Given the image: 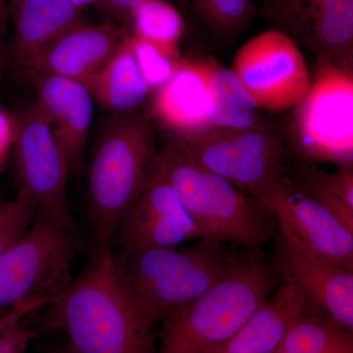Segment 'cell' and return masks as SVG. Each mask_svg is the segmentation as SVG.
<instances>
[{"instance_id": "10", "label": "cell", "mask_w": 353, "mask_h": 353, "mask_svg": "<svg viewBox=\"0 0 353 353\" xmlns=\"http://www.w3.org/2000/svg\"><path fill=\"white\" fill-rule=\"evenodd\" d=\"M232 71L259 108L269 111L294 108L311 83L299 46L280 30L261 32L243 44L234 55Z\"/></svg>"}, {"instance_id": "29", "label": "cell", "mask_w": 353, "mask_h": 353, "mask_svg": "<svg viewBox=\"0 0 353 353\" xmlns=\"http://www.w3.org/2000/svg\"><path fill=\"white\" fill-rule=\"evenodd\" d=\"M141 2V0H97V6L108 16L109 21L130 32L132 14Z\"/></svg>"}, {"instance_id": "5", "label": "cell", "mask_w": 353, "mask_h": 353, "mask_svg": "<svg viewBox=\"0 0 353 353\" xmlns=\"http://www.w3.org/2000/svg\"><path fill=\"white\" fill-rule=\"evenodd\" d=\"M121 256L139 307L153 327L214 287L236 254L224 243L201 241L182 250L154 248Z\"/></svg>"}, {"instance_id": "30", "label": "cell", "mask_w": 353, "mask_h": 353, "mask_svg": "<svg viewBox=\"0 0 353 353\" xmlns=\"http://www.w3.org/2000/svg\"><path fill=\"white\" fill-rule=\"evenodd\" d=\"M15 124L13 116L0 108V164L3 162L9 150L12 148Z\"/></svg>"}, {"instance_id": "22", "label": "cell", "mask_w": 353, "mask_h": 353, "mask_svg": "<svg viewBox=\"0 0 353 353\" xmlns=\"http://www.w3.org/2000/svg\"><path fill=\"white\" fill-rule=\"evenodd\" d=\"M272 353H353V331L308 310Z\"/></svg>"}, {"instance_id": "19", "label": "cell", "mask_w": 353, "mask_h": 353, "mask_svg": "<svg viewBox=\"0 0 353 353\" xmlns=\"http://www.w3.org/2000/svg\"><path fill=\"white\" fill-rule=\"evenodd\" d=\"M81 23L82 10L70 0H21L14 6L11 59L22 67Z\"/></svg>"}, {"instance_id": "26", "label": "cell", "mask_w": 353, "mask_h": 353, "mask_svg": "<svg viewBox=\"0 0 353 353\" xmlns=\"http://www.w3.org/2000/svg\"><path fill=\"white\" fill-rule=\"evenodd\" d=\"M132 36V34H131ZM139 67L152 92L164 85L175 73L182 59L179 51L169 50L132 36Z\"/></svg>"}, {"instance_id": "15", "label": "cell", "mask_w": 353, "mask_h": 353, "mask_svg": "<svg viewBox=\"0 0 353 353\" xmlns=\"http://www.w3.org/2000/svg\"><path fill=\"white\" fill-rule=\"evenodd\" d=\"M37 94V108L52 130L70 174L82 170L94 99L79 81L43 73H29Z\"/></svg>"}, {"instance_id": "35", "label": "cell", "mask_w": 353, "mask_h": 353, "mask_svg": "<svg viewBox=\"0 0 353 353\" xmlns=\"http://www.w3.org/2000/svg\"><path fill=\"white\" fill-rule=\"evenodd\" d=\"M21 0H12L13 6H15Z\"/></svg>"}, {"instance_id": "12", "label": "cell", "mask_w": 353, "mask_h": 353, "mask_svg": "<svg viewBox=\"0 0 353 353\" xmlns=\"http://www.w3.org/2000/svg\"><path fill=\"white\" fill-rule=\"evenodd\" d=\"M264 14L317 63L353 69V0H271Z\"/></svg>"}, {"instance_id": "2", "label": "cell", "mask_w": 353, "mask_h": 353, "mask_svg": "<svg viewBox=\"0 0 353 353\" xmlns=\"http://www.w3.org/2000/svg\"><path fill=\"white\" fill-rule=\"evenodd\" d=\"M157 131L148 111L111 115L102 130L88 175L92 234L109 246L157 168Z\"/></svg>"}, {"instance_id": "25", "label": "cell", "mask_w": 353, "mask_h": 353, "mask_svg": "<svg viewBox=\"0 0 353 353\" xmlns=\"http://www.w3.org/2000/svg\"><path fill=\"white\" fill-rule=\"evenodd\" d=\"M201 19L224 39L234 38L245 29L255 15L250 0H192Z\"/></svg>"}, {"instance_id": "27", "label": "cell", "mask_w": 353, "mask_h": 353, "mask_svg": "<svg viewBox=\"0 0 353 353\" xmlns=\"http://www.w3.org/2000/svg\"><path fill=\"white\" fill-rule=\"evenodd\" d=\"M37 215V206L18 192L12 201L0 204V255L31 227Z\"/></svg>"}, {"instance_id": "34", "label": "cell", "mask_w": 353, "mask_h": 353, "mask_svg": "<svg viewBox=\"0 0 353 353\" xmlns=\"http://www.w3.org/2000/svg\"><path fill=\"white\" fill-rule=\"evenodd\" d=\"M48 353H78L76 352L74 348H72L71 345H69L68 343H65L64 345H61V347L54 348V350H51V352Z\"/></svg>"}, {"instance_id": "4", "label": "cell", "mask_w": 353, "mask_h": 353, "mask_svg": "<svg viewBox=\"0 0 353 353\" xmlns=\"http://www.w3.org/2000/svg\"><path fill=\"white\" fill-rule=\"evenodd\" d=\"M279 280L261 248L236 254L214 287L162 321L158 353H202L227 340L273 294Z\"/></svg>"}, {"instance_id": "13", "label": "cell", "mask_w": 353, "mask_h": 353, "mask_svg": "<svg viewBox=\"0 0 353 353\" xmlns=\"http://www.w3.org/2000/svg\"><path fill=\"white\" fill-rule=\"evenodd\" d=\"M274 267L284 282L303 292L309 305L353 331V271L309 252L280 234Z\"/></svg>"}, {"instance_id": "21", "label": "cell", "mask_w": 353, "mask_h": 353, "mask_svg": "<svg viewBox=\"0 0 353 353\" xmlns=\"http://www.w3.org/2000/svg\"><path fill=\"white\" fill-rule=\"evenodd\" d=\"M209 118L214 127L250 128L265 121L259 106L232 69L208 59Z\"/></svg>"}, {"instance_id": "20", "label": "cell", "mask_w": 353, "mask_h": 353, "mask_svg": "<svg viewBox=\"0 0 353 353\" xmlns=\"http://www.w3.org/2000/svg\"><path fill=\"white\" fill-rule=\"evenodd\" d=\"M83 85L94 101L111 115L141 110L152 92L139 67L131 34Z\"/></svg>"}, {"instance_id": "36", "label": "cell", "mask_w": 353, "mask_h": 353, "mask_svg": "<svg viewBox=\"0 0 353 353\" xmlns=\"http://www.w3.org/2000/svg\"><path fill=\"white\" fill-rule=\"evenodd\" d=\"M270 1H271V0H266L267 4H268L269 2H270Z\"/></svg>"}, {"instance_id": "7", "label": "cell", "mask_w": 353, "mask_h": 353, "mask_svg": "<svg viewBox=\"0 0 353 353\" xmlns=\"http://www.w3.org/2000/svg\"><path fill=\"white\" fill-rule=\"evenodd\" d=\"M173 139L206 170L254 199L285 176L282 139L265 122L241 129L213 126Z\"/></svg>"}, {"instance_id": "23", "label": "cell", "mask_w": 353, "mask_h": 353, "mask_svg": "<svg viewBox=\"0 0 353 353\" xmlns=\"http://www.w3.org/2000/svg\"><path fill=\"white\" fill-rule=\"evenodd\" d=\"M304 192L319 202L353 231V168L340 167L327 172L313 167L301 172L296 182Z\"/></svg>"}, {"instance_id": "24", "label": "cell", "mask_w": 353, "mask_h": 353, "mask_svg": "<svg viewBox=\"0 0 353 353\" xmlns=\"http://www.w3.org/2000/svg\"><path fill=\"white\" fill-rule=\"evenodd\" d=\"M130 34L166 50L179 51L185 22L175 7L165 0H141L130 22Z\"/></svg>"}, {"instance_id": "28", "label": "cell", "mask_w": 353, "mask_h": 353, "mask_svg": "<svg viewBox=\"0 0 353 353\" xmlns=\"http://www.w3.org/2000/svg\"><path fill=\"white\" fill-rule=\"evenodd\" d=\"M34 312L28 306H14L0 315V353H26L37 338L36 332L27 326L26 316Z\"/></svg>"}, {"instance_id": "8", "label": "cell", "mask_w": 353, "mask_h": 353, "mask_svg": "<svg viewBox=\"0 0 353 353\" xmlns=\"http://www.w3.org/2000/svg\"><path fill=\"white\" fill-rule=\"evenodd\" d=\"M290 129L296 148L311 159L352 166L353 69L317 63Z\"/></svg>"}, {"instance_id": "11", "label": "cell", "mask_w": 353, "mask_h": 353, "mask_svg": "<svg viewBox=\"0 0 353 353\" xmlns=\"http://www.w3.org/2000/svg\"><path fill=\"white\" fill-rule=\"evenodd\" d=\"M277 220L280 234L309 252L353 271V231L284 176L255 196Z\"/></svg>"}, {"instance_id": "9", "label": "cell", "mask_w": 353, "mask_h": 353, "mask_svg": "<svg viewBox=\"0 0 353 353\" xmlns=\"http://www.w3.org/2000/svg\"><path fill=\"white\" fill-rule=\"evenodd\" d=\"M13 118L18 192L37 206L39 214L74 229L66 192L69 171L50 123L36 104Z\"/></svg>"}, {"instance_id": "31", "label": "cell", "mask_w": 353, "mask_h": 353, "mask_svg": "<svg viewBox=\"0 0 353 353\" xmlns=\"http://www.w3.org/2000/svg\"><path fill=\"white\" fill-rule=\"evenodd\" d=\"M2 36L3 34L0 32V94L3 92L4 78H6V74L10 66L11 61H12L10 46H7Z\"/></svg>"}, {"instance_id": "16", "label": "cell", "mask_w": 353, "mask_h": 353, "mask_svg": "<svg viewBox=\"0 0 353 353\" xmlns=\"http://www.w3.org/2000/svg\"><path fill=\"white\" fill-rule=\"evenodd\" d=\"M126 28L105 21L77 25L39 51L21 68L27 73L64 77L85 83L112 57L129 36Z\"/></svg>"}, {"instance_id": "1", "label": "cell", "mask_w": 353, "mask_h": 353, "mask_svg": "<svg viewBox=\"0 0 353 353\" xmlns=\"http://www.w3.org/2000/svg\"><path fill=\"white\" fill-rule=\"evenodd\" d=\"M44 325L64 332L78 353H157L122 256L97 250L82 273L48 304Z\"/></svg>"}, {"instance_id": "33", "label": "cell", "mask_w": 353, "mask_h": 353, "mask_svg": "<svg viewBox=\"0 0 353 353\" xmlns=\"http://www.w3.org/2000/svg\"><path fill=\"white\" fill-rule=\"evenodd\" d=\"M70 1H71L74 6L78 7L79 9H81V10H83L85 7L92 6V4L97 6V0H70Z\"/></svg>"}, {"instance_id": "14", "label": "cell", "mask_w": 353, "mask_h": 353, "mask_svg": "<svg viewBox=\"0 0 353 353\" xmlns=\"http://www.w3.org/2000/svg\"><path fill=\"white\" fill-rule=\"evenodd\" d=\"M116 234L119 236L123 254L178 248L185 241L201 240L196 225L158 168Z\"/></svg>"}, {"instance_id": "17", "label": "cell", "mask_w": 353, "mask_h": 353, "mask_svg": "<svg viewBox=\"0 0 353 353\" xmlns=\"http://www.w3.org/2000/svg\"><path fill=\"white\" fill-rule=\"evenodd\" d=\"M208 60L182 59L153 92L148 114L164 136L183 139L213 127L209 118Z\"/></svg>"}, {"instance_id": "18", "label": "cell", "mask_w": 353, "mask_h": 353, "mask_svg": "<svg viewBox=\"0 0 353 353\" xmlns=\"http://www.w3.org/2000/svg\"><path fill=\"white\" fill-rule=\"evenodd\" d=\"M309 307L301 290L285 282L230 338L202 353H272Z\"/></svg>"}, {"instance_id": "6", "label": "cell", "mask_w": 353, "mask_h": 353, "mask_svg": "<svg viewBox=\"0 0 353 353\" xmlns=\"http://www.w3.org/2000/svg\"><path fill=\"white\" fill-rule=\"evenodd\" d=\"M75 231L37 212L27 232L0 255V308L48 306L68 285Z\"/></svg>"}, {"instance_id": "3", "label": "cell", "mask_w": 353, "mask_h": 353, "mask_svg": "<svg viewBox=\"0 0 353 353\" xmlns=\"http://www.w3.org/2000/svg\"><path fill=\"white\" fill-rule=\"evenodd\" d=\"M157 168L175 190L201 241L252 250L275 236L277 220L263 204L206 170L175 139L164 136Z\"/></svg>"}, {"instance_id": "32", "label": "cell", "mask_w": 353, "mask_h": 353, "mask_svg": "<svg viewBox=\"0 0 353 353\" xmlns=\"http://www.w3.org/2000/svg\"><path fill=\"white\" fill-rule=\"evenodd\" d=\"M8 6L6 0H0V32L6 34L7 21H8Z\"/></svg>"}]
</instances>
